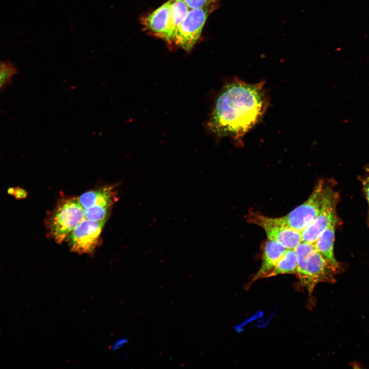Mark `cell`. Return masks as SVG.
<instances>
[{
	"instance_id": "obj_1",
	"label": "cell",
	"mask_w": 369,
	"mask_h": 369,
	"mask_svg": "<svg viewBox=\"0 0 369 369\" xmlns=\"http://www.w3.org/2000/svg\"><path fill=\"white\" fill-rule=\"evenodd\" d=\"M267 103L263 82L228 83L216 99L208 127L218 136L240 139L261 119Z\"/></svg>"
},
{
	"instance_id": "obj_2",
	"label": "cell",
	"mask_w": 369,
	"mask_h": 369,
	"mask_svg": "<svg viewBox=\"0 0 369 369\" xmlns=\"http://www.w3.org/2000/svg\"><path fill=\"white\" fill-rule=\"evenodd\" d=\"M294 250L298 258L296 274L309 294L319 283L336 282L335 276L341 270L320 253L313 243L301 242Z\"/></svg>"
},
{
	"instance_id": "obj_3",
	"label": "cell",
	"mask_w": 369,
	"mask_h": 369,
	"mask_svg": "<svg viewBox=\"0 0 369 369\" xmlns=\"http://www.w3.org/2000/svg\"><path fill=\"white\" fill-rule=\"evenodd\" d=\"M333 184L329 180H320L309 198L301 204L284 216L272 217L277 223L301 232L318 216L331 191Z\"/></svg>"
},
{
	"instance_id": "obj_4",
	"label": "cell",
	"mask_w": 369,
	"mask_h": 369,
	"mask_svg": "<svg viewBox=\"0 0 369 369\" xmlns=\"http://www.w3.org/2000/svg\"><path fill=\"white\" fill-rule=\"evenodd\" d=\"M85 219L84 208L78 197L68 198L60 201L50 213L46 225L49 235L61 243Z\"/></svg>"
},
{
	"instance_id": "obj_5",
	"label": "cell",
	"mask_w": 369,
	"mask_h": 369,
	"mask_svg": "<svg viewBox=\"0 0 369 369\" xmlns=\"http://www.w3.org/2000/svg\"><path fill=\"white\" fill-rule=\"evenodd\" d=\"M215 5L190 9L176 30L172 42L184 51H190L199 38L204 24L216 8Z\"/></svg>"
},
{
	"instance_id": "obj_6",
	"label": "cell",
	"mask_w": 369,
	"mask_h": 369,
	"mask_svg": "<svg viewBox=\"0 0 369 369\" xmlns=\"http://www.w3.org/2000/svg\"><path fill=\"white\" fill-rule=\"evenodd\" d=\"M247 218L250 222L263 229L268 239L276 241L286 249H295L302 242L300 232L277 223L272 217L258 212L250 211Z\"/></svg>"
},
{
	"instance_id": "obj_7",
	"label": "cell",
	"mask_w": 369,
	"mask_h": 369,
	"mask_svg": "<svg viewBox=\"0 0 369 369\" xmlns=\"http://www.w3.org/2000/svg\"><path fill=\"white\" fill-rule=\"evenodd\" d=\"M106 220L85 219L73 230L67 239L70 250L79 254H92L98 245Z\"/></svg>"
},
{
	"instance_id": "obj_8",
	"label": "cell",
	"mask_w": 369,
	"mask_h": 369,
	"mask_svg": "<svg viewBox=\"0 0 369 369\" xmlns=\"http://www.w3.org/2000/svg\"><path fill=\"white\" fill-rule=\"evenodd\" d=\"M338 201V194L333 189L316 218L301 232L302 242L313 243L337 219L336 207Z\"/></svg>"
},
{
	"instance_id": "obj_9",
	"label": "cell",
	"mask_w": 369,
	"mask_h": 369,
	"mask_svg": "<svg viewBox=\"0 0 369 369\" xmlns=\"http://www.w3.org/2000/svg\"><path fill=\"white\" fill-rule=\"evenodd\" d=\"M172 0H169L154 11L142 16L140 23L144 31L168 42H172L170 9Z\"/></svg>"
},
{
	"instance_id": "obj_10",
	"label": "cell",
	"mask_w": 369,
	"mask_h": 369,
	"mask_svg": "<svg viewBox=\"0 0 369 369\" xmlns=\"http://www.w3.org/2000/svg\"><path fill=\"white\" fill-rule=\"evenodd\" d=\"M286 249L279 243L268 239L263 247L261 265L258 272L251 278L249 283V286L259 279L266 278Z\"/></svg>"
},
{
	"instance_id": "obj_11",
	"label": "cell",
	"mask_w": 369,
	"mask_h": 369,
	"mask_svg": "<svg viewBox=\"0 0 369 369\" xmlns=\"http://www.w3.org/2000/svg\"><path fill=\"white\" fill-rule=\"evenodd\" d=\"M116 197L114 189L112 186H106L85 192L78 198L84 209L93 206L110 208Z\"/></svg>"
},
{
	"instance_id": "obj_12",
	"label": "cell",
	"mask_w": 369,
	"mask_h": 369,
	"mask_svg": "<svg viewBox=\"0 0 369 369\" xmlns=\"http://www.w3.org/2000/svg\"><path fill=\"white\" fill-rule=\"evenodd\" d=\"M337 219L324 231L313 243L316 249L333 264L341 270L334 253V240Z\"/></svg>"
},
{
	"instance_id": "obj_13",
	"label": "cell",
	"mask_w": 369,
	"mask_h": 369,
	"mask_svg": "<svg viewBox=\"0 0 369 369\" xmlns=\"http://www.w3.org/2000/svg\"><path fill=\"white\" fill-rule=\"evenodd\" d=\"M298 265V258L294 249H286L276 263L273 269L266 277L281 274H296Z\"/></svg>"
},
{
	"instance_id": "obj_14",
	"label": "cell",
	"mask_w": 369,
	"mask_h": 369,
	"mask_svg": "<svg viewBox=\"0 0 369 369\" xmlns=\"http://www.w3.org/2000/svg\"><path fill=\"white\" fill-rule=\"evenodd\" d=\"M189 10V7L183 0H172L170 18L171 31L173 35Z\"/></svg>"
},
{
	"instance_id": "obj_15",
	"label": "cell",
	"mask_w": 369,
	"mask_h": 369,
	"mask_svg": "<svg viewBox=\"0 0 369 369\" xmlns=\"http://www.w3.org/2000/svg\"><path fill=\"white\" fill-rule=\"evenodd\" d=\"M16 73V68L11 62L0 61V89L11 82Z\"/></svg>"
},
{
	"instance_id": "obj_16",
	"label": "cell",
	"mask_w": 369,
	"mask_h": 369,
	"mask_svg": "<svg viewBox=\"0 0 369 369\" xmlns=\"http://www.w3.org/2000/svg\"><path fill=\"white\" fill-rule=\"evenodd\" d=\"M109 208L93 206L84 209L85 219L94 221L106 220Z\"/></svg>"
},
{
	"instance_id": "obj_17",
	"label": "cell",
	"mask_w": 369,
	"mask_h": 369,
	"mask_svg": "<svg viewBox=\"0 0 369 369\" xmlns=\"http://www.w3.org/2000/svg\"><path fill=\"white\" fill-rule=\"evenodd\" d=\"M190 9H197L216 5L217 0H183Z\"/></svg>"
},
{
	"instance_id": "obj_18",
	"label": "cell",
	"mask_w": 369,
	"mask_h": 369,
	"mask_svg": "<svg viewBox=\"0 0 369 369\" xmlns=\"http://www.w3.org/2000/svg\"><path fill=\"white\" fill-rule=\"evenodd\" d=\"M28 195V192L23 188L20 187H16L13 196L16 200H21L26 199Z\"/></svg>"
},
{
	"instance_id": "obj_19",
	"label": "cell",
	"mask_w": 369,
	"mask_h": 369,
	"mask_svg": "<svg viewBox=\"0 0 369 369\" xmlns=\"http://www.w3.org/2000/svg\"><path fill=\"white\" fill-rule=\"evenodd\" d=\"M362 184L365 196L367 200L368 207L367 222L369 225V177L363 180Z\"/></svg>"
},
{
	"instance_id": "obj_20",
	"label": "cell",
	"mask_w": 369,
	"mask_h": 369,
	"mask_svg": "<svg viewBox=\"0 0 369 369\" xmlns=\"http://www.w3.org/2000/svg\"><path fill=\"white\" fill-rule=\"evenodd\" d=\"M15 187H10L7 190V193L8 195L13 196L15 191Z\"/></svg>"
},
{
	"instance_id": "obj_21",
	"label": "cell",
	"mask_w": 369,
	"mask_h": 369,
	"mask_svg": "<svg viewBox=\"0 0 369 369\" xmlns=\"http://www.w3.org/2000/svg\"><path fill=\"white\" fill-rule=\"evenodd\" d=\"M366 171H367V173H369V168H367L366 169Z\"/></svg>"
}]
</instances>
